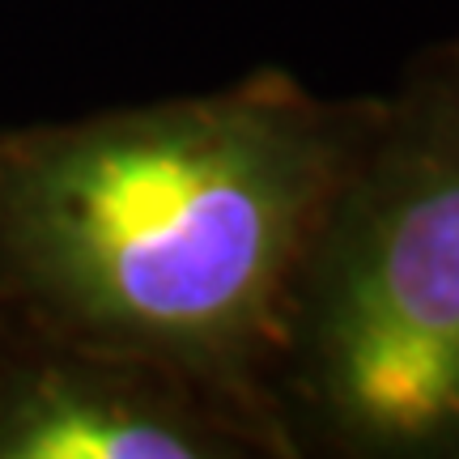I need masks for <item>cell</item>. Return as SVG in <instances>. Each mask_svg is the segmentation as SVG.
I'll return each instance as SVG.
<instances>
[{"instance_id": "4", "label": "cell", "mask_w": 459, "mask_h": 459, "mask_svg": "<svg viewBox=\"0 0 459 459\" xmlns=\"http://www.w3.org/2000/svg\"><path fill=\"white\" fill-rule=\"evenodd\" d=\"M0 319H4V302H0Z\"/></svg>"}, {"instance_id": "1", "label": "cell", "mask_w": 459, "mask_h": 459, "mask_svg": "<svg viewBox=\"0 0 459 459\" xmlns=\"http://www.w3.org/2000/svg\"><path fill=\"white\" fill-rule=\"evenodd\" d=\"M378 107L255 68L213 94L0 132L4 311L183 370L285 434L302 268Z\"/></svg>"}, {"instance_id": "2", "label": "cell", "mask_w": 459, "mask_h": 459, "mask_svg": "<svg viewBox=\"0 0 459 459\" xmlns=\"http://www.w3.org/2000/svg\"><path fill=\"white\" fill-rule=\"evenodd\" d=\"M277 409L298 455L459 459V34L383 94L302 268Z\"/></svg>"}, {"instance_id": "3", "label": "cell", "mask_w": 459, "mask_h": 459, "mask_svg": "<svg viewBox=\"0 0 459 459\" xmlns=\"http://www.w3.org/2000/svg\"><path fill=\"white\" fill-rule=\"evenodd\" d=\"M0 459H294V443L183 370L4 311Z\"/></svg>"}]
</instances>
